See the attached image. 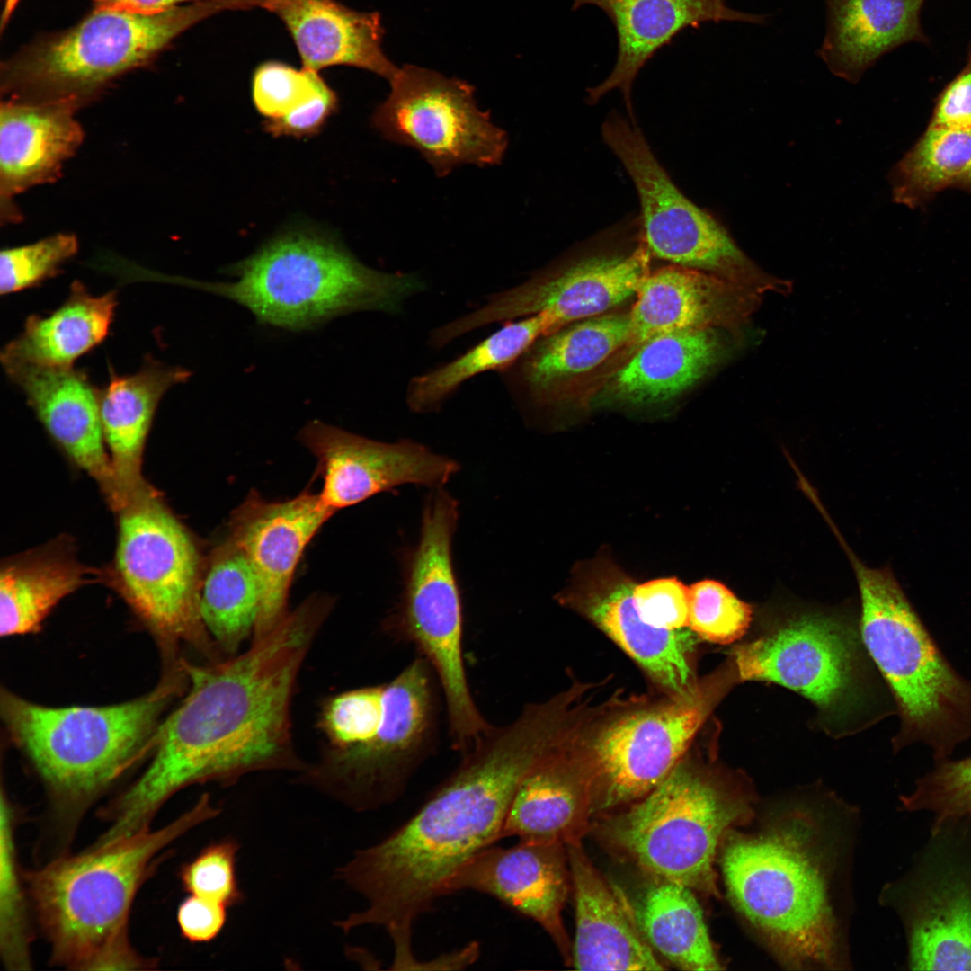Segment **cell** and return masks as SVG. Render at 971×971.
I'll return each instance as SVG.
<instances>
[{"instance_id": "cell-31", "label": "cell", "mask_w": 971, "mask_h": 971, "mask_svg": "<svg viewBox=\"0 0 971 971\" xmlns=\"http://www.w3.org/2000/svg\"><path fill=\"white\" fill-rule=\"evenodd\" d=\"M191 372L147 360L136 373H111L100 391L99 405L105 443L110 452L119 512L131 499L152 486L141 472L143 452L157 405L165 392L185 382Z\"/></svg>"}, {"instance_id": "cell-23", "label": "cell", "mask_w": 971, "mask_h": 971, "mask_svg": "<svg viewBox=\"0 0 971 971\" xmlns=\"http://www.w3.org/2000/svg\"><path fill=\"white\" fill-rule=\"evenodd\" d=\"M762 295L701 271L670 264L649 272L629 310L632 351L664 333L716 328L732 332L748 323Z\"/></svg>"}, {"instance_id": "cell-36", "label": "cell", "mask_w": 971, "mask_h": 971, "mask_svg": "<svg viewBox=\"0 0 971 971\" xmlns=\"http://www.w3.org/2000/svg\"><path fill=\"white\" fill-rule=\"evenodd\" d=\"M503 324L458 358L414 377L406 389L409 409L417 414L438 410L463 383L486 371H503L539 338L559 328L545 312Z\"/></svg>"}, {"instance_id": "cell-45", "label": "cell", "mask_w": 971, "mask_h": 971, "mask_svg": "<svg viewBox=\"0 0 971 971\" xmlns=\"http://www.w3.org/2000/svg\"><path fill=\"white\" fill-rule=\"evenodd\" d=\"M239 843L231 837L203 848L180 871L182 885L190 895L219 903L228 909L244 901L237 877Z\"/></svg>"}, {"instance_id": "cell-27", "label": "cell", "mask_w": 971, "mask_h": 971, "mask_svg": "<svg viewBox=\"0 0 971 971\" xmlns=\"http://www.w3.org/2000/svg\"><path fill=\"white\" fill-rule=\"evenodd\" d=\"M575 728L521 782L507 812L502 839L518 837L566 846L581 842L590 830L595 815L593 779L574 741Z\"/></svg>"}, {"instance_id": "cell-49", "label": "cell", "mask_w": 971, "mask_h": 971, "mask_svg": "<svg viewBox=\"0 0 971 971\" xmlns=\"http://www.w3.org/2000/svg\"><path fill=\"white\" fill-rule=\"evenodd\" d=\"M227 910L219 903L190 895L177 910L181 935L192 943L214 940L226 925Z\"/></svg>"}, {"instance_id": "cell-29", "label": "cell", "mask_w": 971, "mask_h": 971, "mask_svg": "<svg viewBox=\"0 0 971 971\" xmlns=\"http://www.w3.org/2000/svg\"><path fill=\"white\" fill-rule=\"evenodd\" d=\"M720 330L675 331L644 341L603 382L595 403L646 406L675 399L724 359Z\"/></svg>"}, {"instance_id": "cell-50", "label": "cell", "mask_w": 971, "mask_h": 971, "mask_svg": "<svg viewBox=\"0 0 971 971\" xmlns=\"http://www.w3.org/2000/svg\"><path fill=\"white\" fill-rule=\"evenodd\" d=\"M337 106V95L329 87L290 113L277 120H265L264 129L274 137H308L322 129Z\"/></svg>"}, {"instance_id": "cell-32", "label": "cell", "mask_w": 971, "mask_h": 971, "mask_svg": "<svg viewBox=\"0 0 971 971\" xmlns=\"http://www.w3.org/2000/svg\"><path fill=\"white\" fill-rule=\"evenodd\" d=\"M924 0H827L826 33L819 55L830 71L856 83L882 55L925 41Z\"/></svg>"}, {"instance_id": "cell-8", "label": "cell", "mask_w": 971, "mask_h": 971, "mask_svg": "<svg viewBox=\"0 0 971 971\" xmlns=\"http://www.w3.org/2000/svg\"><path fill=\"white\" fill-rule=\"evenodd\" d=\"M228 11L192 3L158 13L94 8L73 26L44 34L1 64L7 99L81 107L121 76L150 65L184 31Z\"/></svg>"}, {"instance_id": "cell-30", "label": "cell", "mask_w": 971, "mask_h": 971, "mask_svg": "<svg viewBox=\"0 0 971 971\" xmlns=\"http://www.w3.org/2000/svg\"><path fill=\"white\" fill-rule=\"evenodd\" d=\"M265 9L283 22L302 67L318 71L350 66L388 83L399 67L382 48L385 29L377 12H361L336 0H265Z\"/></svg>"}, {"instance_id": "cell-38", "label": "cell", "mask_w": 971, "mask_h": 971, "mask_svg": "<svg viewBox=\"0 0 971 971\" xmlns=\"http://www.w3.org/2000/svg\"><path fill=\"white\" fill-rule=\"evenodd\" d=\"M914 970H971V888L953 881L925 901L913 925Z\"/></svg>"}, {"instance_id": "cell-9", "label": "cell", "mask_w": 971, "mask_h": 971, "mask_svg": "<svg viewBox=\"0 0 971 971\" xmlns=\"http://www.w3.org/2000/svg\"><path fill=\"white\" fill-rule=\"evenodd\" d=\"M750 815L748 797L729 778L686 754L647 795L603 817L595 833L646 875L717 895V852Z\"/></svg>"}, {"instance_id": "cell-11", "label": "cell", "mask_w": 971, "mask_h": 971, "mask_svg": "<svg viewBox=\"0 0 971 971\" xmlns=\"http://www.w3.org/2000/svg\"><path fill=\"white\" fill-rule=\"evenodd\" d=\"M721 679L689 695L610 702L584 715L573 737L592 775L595 815L639 800L669 775L720 698Z\"/></svg>"}, {"instance_id": "cell-17", "label": "cell", "mask_w": 971, "mask_h": 971, "mask_svg": "<svg viewBox=\"0 0 971 971\" xmlns=\"http://www.w3.org/2000/svg\"><path fill=\"white\" fill-rule=\"evenodd\" d=\"M651 255L642 236L628 250L593 253L489 297L485 305L433 330L432 346L494 323L541 312L558 327L597 316L627 301L650 272Z\"/></svg>"}, {"instance_id": "cell-12", "label": "cell", "mask_w": 971, "mask_h": 971, "mask_svg": "<svg viewBox=\"0 0 971 971\" xmlns=\"http://www.w3.org/2000/svg\"><path fill=\"white\" fill-rule=\"evenodd\" d=\"M117 513L116 589L167 649L184 642L209 662L225 658L202 620L203 564L186 528L154 488Z\"/></svg>"}, {"instance_id": "cell-47", "label": "cell", "mask_w": 971, "mask_h": 971, "mask_svg": "<svg viewBox=\"0 0 971 971\" xmlns=\"http://www.w3.org/2000/svg\"><path fill=\"white\" fill-rule=\"evenodd\" d=\"M633 597L641 618L665 630L689 628V587L677 577L636 583Z\"/></svg>"}, {"instance_id": "cell-21", "label": "cell", "mask_w": 971, "mask_h": 971, "mask_svg": "<svg viewBox=\"0 0 971 971\" xmlns=\"http://www.w3.org/2000/svg\"><path fill=\"white\" fill-rule=\"evenodd\" d=\"M570 885L565 844L520 840L512 847L479 851L449 879L444 895L470 890L496 898L539 924L571 964L572 946L562 919Z\"/></svg>"}, {"instance_id": "cell-35", "label": "cell", "mask_w": 971, "mask_h": 971, "mask_svg": "<svg viewBox=\"0 0 971 971\" xmlns=\"http://www.w3.org/2000/svg\"><path fill=\"white\" fill-rule=\"evenodd\" d=\"M89 570L64 539L7 561L0 573V633L38 632L54 607L86 583Z\"/></svg>"}, {"instance_id": "cell-7", "label": "cell", "mask_w": 971, "mask_h": 971, "mask_svg": "<svg viewBox=\"0 0 971 971\" xmlns=\"http://www.w3.org/2000/svg\"><path fill=\"white\" fill-rule=\"evenodd\" d=\"M188 684L177 664L155 690L120 704L53 708L1 693V713L15 744L52 793L81 805L129 769L152 744L162 712Z\"/></svg>"}, {"instance_id": "cell-43", "label": "cell", "mask_w": 971, "mask_h": 971, "mask_svg": "<svg viewBox=\"0 0 971 971\" xmlns=\"http://www.w3.org/2000/svg\"><path fill=\"white\" fill-rule=\"evenodd\" d=\"M329 85L318 71L295 68L279 61H267L254 70L252 96L266 120L280 119L303 106Z\"/></svg>"}, {"instance_id": "cell-41", "label": "cell", "mask_w": 971, "mask_h": 971, "mask_svg": "<svg viewBox=\"0 0 971 971\" xmlns=\"http://www.w3.org/2000/svg\"><path fill=\"white\" fill-rule=\"evenodd\" d=\"M385 712V683L354 689L327 698L321 706L316 726L326 740V747L356 748L376 735Z\"/></svg>"}, {"instance_id": "cell-13", "label": "cell", "mask_w": 971, "mask_h": 971, "mask_svg": "<svg viewBox=\"0 0 971 971\" xmlns=\"http://www.w3.org/2000/svg\"><path fill=\"white\" fill-rule=\"evenodd\" d=\"M732 654L739 681L781 685L822 716L846 722L869 704L872 670L860 636L841 616L807 608L773 616Z\"/></svg>"}, {"instance_id": "cell-26", "label": "cell", "mask_w": 971, "mask_h": 971, "mask_svg": "<svg viewBox=\"0 0 971 971\" xmlns=\"http://www.w3.org/2000/svg\"><path fill=\"white\" fill-rule=\"evenodd\" d=\"M574 890L575 934L572 962L578 970H664L632 914L628 898L608 881L581 842L566 846Z\"/></svg>"}, {"instance_id": "cell-46", "label": "cell", "mask_w": 971, "mask_h": 971, "mask_svg": "<svg viewBox=\"0 0 971 971\" xmlns=\"http://www.w3.org/2000/svg\"><path fill=\"white\" fill-rule=\"evenodd\" d=\"M938 761L936 768L921 778L913 793L904 798L905 805L931 811L940 823L971 816V756Z\"/></svg>"}, {"instance_id": "cell-2", "label": "cell", "mask_w": 971, "mask_h": 971, "mask_svg": "<svg viewBox=\"0 0 971 971\" xmlns=\"http://www.w3.org/2000/svg\"><path fill=\"white\" fill-rule=\"evenodd\" d=\"M570 726L567 708L554 698L526 705L506 726H492L407 822L338 869L336 877L367 905L335 925L343 932L381 927L394 958H411L415 920L444 896L447 882L467 861L502 839L521 782Z\"/></svg>"}, {"instance_id": "cell-16", "label": "cell", "mask_w": 971, "mask_h": 971, "mask_svg": "<svg viewBox=\"0 0 971 971\" xmlns=\"http://www.w3.org/2000/svg\"><path fill=\"white\" fill-rule=\"evenodd\" d=\"M389 84L388 97L372 115L373 127L384 138L416 149L437 176L465 164L502 163L507 134L478 108L468 82L405 64Z\"/></svg>"}, {"instance_id": "cell-20", "label": "cell", "mask_w": 971, "mask_h": 971, "mask_svg": "<svg viewBox=\"0 0 971 971\" xmlns=\"http://www.w3.org/2000/svg\"><path fill=\"white\" fill-rule=\"evenodd\" d=\"M334 513L318 494L307 490L282 502H268L251 492L232 512L228 537L247 558L260 592L252 640L268 635L289 613V592L297 566L308 543Z\"/></svg>"}, {"instance_id": "cell-24", "label": "cell", "mask_w": 971, "mask_h": 971, "mask_svg": "<svg viewBox=\"0 0 971 971\" xmlns=\"http://www.w3.org/2000/svg\"><path fill=\"white\" fill-rule=\"evenodd\" d=\"M69 102L7 99L0 107V201L2 222L21 219L16 195L52 183L81 146L84 130Z\"/></svg>"}, {"instance_id": "cell-4", "label": "cell", "mask_w": 971, "mask_h": 971, "mask_svg": "<svg viewBox=\"0 0 971 971\" xmlns=\"http://www.w3.org/2000/svg\"><path fill=\"white\" fill-rule=\"evenodd\" d=\"M834 535L856 577L863 646L887 684L900 717L895 750L915 744L948 758L971 739V681L947 660L888 567L862 563Z\"/></svg>"}, {"instance_id": "cell-1", "label": "cell", "mask_w": 971, "mask_h": 971, "mask_svg": "<svg viewBox=\"0 0 971 971\" xmlns=\"http://www.w3.org/2000/svg\"><path fill=\"white\" fill-rule=\"evenodd\" d=\"M334 601L308 597L244 653L198 665L183 661L188 693L159 725L146 771L109 809L113 830L148 828L177 791L230 785L261 771H304L291 737L290 706L300 668Z\"/></svg>"}, {"instance_id": "cell-51", "label": "cell", "mask_w": 971, "mask_h": 971, "mask_svg": "<svg viewBox=\"0 0 971 971\" xmlns=\"http://www.w3.org/2000/svg\"><path fill=\"white\" fill-rule=\"evenodd\" d=\"M208 2L221 4L228 11H239L263 8L265 0H93V7L158 13L187 4Z\"/></svg>"}, {"instance_id": "cell-42", "label": "cell", "mask_w": 971, "mask_h": 971, "mask_svg": "<svg viewBox=\"0 0 971 971\" xmlns=\"http://www.w3.org/2000/svg\"><path fill=\"white\" fill-rule=\"evenodd\" d=\"M689 628L703 640L730 644L741 638L753 620V608L723 583L698 581L689 587Z\"/></svg>"}, {"instance_id": "cell-5", "label": "cell", "mask_w": 971, "mask_h": 971, "mask_svg": "<svg viewBox=\"0 0 971 971\" xmlns=\"http://www.w3.org/2000/svg\"><path fill=\"white\" fill-rule=\"evenodd\" d=\"M231 282L192 285L248 309L260 324L302 331L358 311L396 314L425 289L414 273L361 263L333 239L292 231L231 267Z\"/></svg>"}, {"instance_id": "cell-14", "label": "cell", "mask_w": 971, "mask_h": 971, "mask_svg": "<svg viewBox=\"0 0 971 971\" xmlns=\"http://www.w3.org/2000/svg\"><path fill=\"white\" fill-rule=\"evenodd\" d=\"M601 131L605 145L635 185L642 239L651 256L716 275L762 295L791 290L790 282L764 272L718 221L680 191L635 122L613 111Z\"/></svg>"}, {"instance_id": "cell-6", "label": "cell", "mask_w": 971, "mask_h": 971, "mask_svg": "<svg viewBox=\"0 0 971 971\" xmlns=\"http://www.w3.org/2000/svg\"><path fill=\"white\" fill-rule=\"evenodd\" d=\"M812 827L797 815L753 834L731 829L720 844L734 906L796 967L833 964L837 949L823 854Z\"/></svg>"}, {"instance_id": "cell-22", "label": "cell", "mask_w": 971, "mask_h": 971, "mask_svg": "<svg viewBox=\"0 0 971 971\" xmlns=\"http://www.w3.org/2000/svg\"><path fill=\"white\" fill-rule=\"evenodd\" d=\"M9 379L23 392L27 403L51 439L81 469L93 477L116 511L118 492L110 456L105 449L98 390L87 374L70 368L32 364L3 365Z\"/></svg>"}, {"instance_id": "cell-15", "label": "cell", "mask_w": 971, "mask_h": 971, "mask_svg": "<svg viewBox=\"0 0 971 971\" xmlns=\"http://www.w3.org/2000/svg\"><path fill=\"white\" fill-rule=\"evenodd\" d=\"M437 683L428 661L418 655L385 683L386 712L377 734L356 748L325 746L300 772L302 780L356 811L396 800L434 747Z\"/></svg>"}, {"instance_id": "cell-40", "label": "cell", "mask_w": 971, "mask_h": 971, "mask_svg": "<svg viewBox=\"0 0 971 971\" xmlns=\"http://www.w3.org/2000/svg\"><path fill=\"white\" fill-rule=\"evenodd\" d=\"M0 949L9 969L31 967L25 904L18 874L12 806L1 792L0 806Z\"/></svg>"}, {"instance_id": "cell-34", "label": "cell", "mask_w": 971, "mask_h": 971, "mask_svg": "<svg viewBox=\"0 0 971 971\" xmlns=\"http://www.w3.org/2000/svg\"><path fill=\"white\" fill-rule=\"evenodd\" d=\"M647 876V881L637 895L627 898L637 925L651 949L679 969H721L694 891L667 879Z\"/></svg>"}, {"instance_id": "cell-18", "label": "cell", "mask_w": 971, "mask_h": 971, "mask_svg": "<svg viewBox=\"0 0 971 971\" xmlns=\"http://www.w3.org/2000/svg\"><path fill=\"white\" fill-rule=\"evenodd\" d=\"M636 583L600 555L574 569L571 583L557 599L607 635L665 694L689 695L699 683L693 667L695 634L647 624L635 604Z\"/></svg>"}, {"instance_id": "cell-10", "label": "cell", "mask_w": 971, "mask_h": 971, "mask_svg": "<svg viewBox=\"0 0 971 971\" xmlns=\"http://www.w3.org/2000/svg\"><path fill=\"white\" fill-rule=\"evenodd\" d=\"M458 519L457 501L441 487L434 488L388 628L414 644L432 666L445 700L452 746L464 753L492 726L476 706L464 666L462 604L451 557Z\"/></svg>"}, {"instance_id": "cell-39", "label": "cell", "mask_w": 971, "mask_h": 971, "mask_svg": "<svg viewBox=\"0 0 971 971\" xmlns=\"http://www.w3.org/2000/svg\"><path fill=\"white\" fill-rule=\"evenodd\" d=\"M971 162V131L928 126L891 173L894 201L914 209L955 186Z\"/></svg>"}, {"instance_id": "cell-48", "label": "cell", "mask_w": 971, "mask_h": 971, "mask_svg": "<svg viewBox=\"0 0 971 971\" xmlns=\"http://www.w3.org/2000/svg\"><path fill=\"white\" fill-rule=\"evenodd\" d=\"M929 126L971 131V48L964 68L938 96Z\"/></svg>"}, {"instance_id": "cell-3", "label": "cell", "mask_w": 971, "mask_h": 971, "mask_svg": "<svg viewBox=\"0 0 971 971\" xmlns=\"http://www.w3.org/2000/svg\"><path fill=\"white\" fill-rule=\"evenodd\" d=\"M220 814L204 793L166 825L150 827L25 874L28 894L54 962L80 970L145 969L130 946L134 898L175 840Z\"/></svg>"}, {"instance_id": "cell-19", "label": "cell", "mask_w": 971, "mask_h": 971, "mask_svg": "<svg viewBox=\"0 0 971 971\" xmlns=\"http://www.w3.org/2000/svg\"><path fill=\"white\" fill-rule=\"evenodd\" d=\"M298 438L317 459L318 494L333 512L405 484L442 487L459 464L415 441L381 442L313 420Z\"/></svg>"}, {"instance_id": "cell-37", "label": "cell", "mask_w": 971, "mask_h": 971, "mask_svg": "<svg viewBox=\"0 0 971 971\" xmlns=\"http://www.w3.org/2000/svg\"><path fill=\"white\" fill-rule=\"evenodd\" d=\"M259 607L255 575L227 536L209 555L200 593L203 623L224 656L236 655L243 642L252 637Z\"/></svg>"}, {"instance_id": "cell-28", "label": "cell", "mask_w": 971, "mask_h": 971, "mask_svg": "<svg viewBox=\"0 0 971 971\" xmlns=\"http://www.w3.org/2000/svg\"><path fill=\"white\" fill-rule=\"evenodd\" d=\"M631 341L629 311L605 313L544 334L501 373L510 390L548 405Z\"/></svg>"}, {"instance_id": "cell-53", "label": "cell", "mask_w": 971, "mask_h": 971, "mask_svg": "<svg viewBox=\"0 0 971 971\" xmlns=\"http://www.w3.org/2000/svg\"><path fill=\"white\" fill-rule=\"evenodd\" d=\"M716 1H717V2H718V3H723V4H725V3H724V0H716Z\"/></svg>"}, {"instance_id": "cell-44", "label": "cell", "mask_w": 971, "mask_h": 971, "mask_svg": "<svg viewBox=\"0 0 971 971\" xmlns=\"http://www.w3.org/2000/svg\"><path fill=\"white\" fill-rule=\"evenodd\" d=\"M78 250L71 233H57L37 242L3 249L0 254L2 296L34 287L58 274Z\"/></svg>"}, {"instance_id": "cell-25", "label": "cell", "mask_w": 971, "mask_h": 971, "mask_svg": "<svg viewBox=\"0 0 971 971\" xmlns=\"http://www.w3.org/2000/svg\"><path fill=\"white\" fill-rule=\"evenodd\" d=\"M594 5L615 27L618 54L610 75L586 89L585 101L598 102L612 90H619L634 122L632 87L643 67L681 31L699 28L708 22L737 21L762 23L765 17L738 12L716 0H573L572 10Z\"/></svg>"}, {"instance_id": "cell-33", "label": "cell", "mask_w": 971, "mask_h": 971, "mask_svg": "<svg viewBox=\"0 0 971 971\" xmlns=\"http://www.w3.org/2000/svg\"><path fill=\"white\" fill-rule=\"evenodd\" d=\"M116 306V291L94 296L83 283L74 281L68 298L57 310L27 317L23 331L2 350V364L73 367L106 338Z\"/></svg>"}, {"instance_id": "cell-52", "label": "cell", "mask_w": 971, "mask_h": 971, "mask_svg": "<svg viewBox=\"0 0 971 971\" xmlns=\"http://www.w3.org/2000/svg\"><path fill=\"white\" fill-rule=\"evenodd\" d=\"M955 187H959L964 190L971 191V162L966 171L962 174Z\"/></svg>"}]
</instances>
